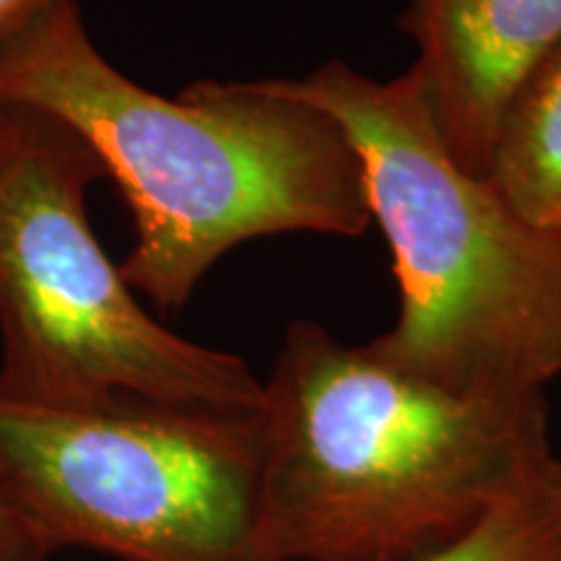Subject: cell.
Here are the masks:
<instances>
[{"label": "cell", "instance_id": "8", "mask_svg": "<svg viewBox=\"0 0 561 561\" xmlns=\"http://www.w3.org/2000/svg\"><path fill=\"white\" fill-rule=\"evenodd\" d=\"M432 561H561V455Z\"/></svg>", "mask_w": 561, "mask_h": 561}, {"label": "cell", "instance_id": "1", "mask_svg": "<svg viewBox=\"0 0 561 561\" xmlns=\"http://www.w3.org/2000/svg\"><path fill=\"white\" fill-rule=\"evenodd\" d=\"M0 104L53 117L123 193L136 294L178 312L237 244L286 231L359 237L362 164L325 112L257 81L138 87L94 45L79 0H45L0 34Z\"/></svg>", "mask_w": 561, "mask_h": 561}, {"label": "cell", "instance_id": "9", "mask_svg": "<svg viewBox=\"0 0 561 561\" xmlns=\"http://www.w3.org/2000/svg\"><path fill=\"white\" fill-rule=\"evenodd\" d=\"M53 557L45 551L24 520L13 512L9 502L0 494V561H50Z\"/></svg>", "mask_w": 561, "mask_h": 561}, {"label": "cell", "instance_id": "5", "mask_svg": "<svg viewBox=\"0 0 561 561\" xmlns=\"http://www.w3.org/2000/svg\"><path fill=\"white\" fill-rule=\"evenodd\" d=\"M255 416L110 401H0V494L55 557L273 561L261 538Z\"/></svg>", "mask_w": 561, "mask_h": 561}, {"label": "cell", "instance_id": "10", "mask_svg": "<svg viewBox=\"0 0 561 561\" xmlns=\"http://www.w3.org/2000/svg\"><path fill=\"white\" fill-rule=\"evenodd\" d=\"M45 0H0V34L9 32L11 26H16L21 19H26L34 9Z\"/></svg>", "mask_w": 561, "mask_h": 561}, {"label": "cell", "instance_id": "4", "mask_svg": "<svg viewBox=\"0 0 561 561\" xmlns=\"http://www.w3.org/2000/svg\"><path fill=\"white\" fill-rule=\"evenodd\" d=\"M104 172L53 117L0 104V401H140L255 416L263 380L144 310L89 221Z\"/></svg>", "mask_w": 561, "mask_h": 561}, {"label": "cell", "instance_id": "6", "mask_svg": "<svg viewBox=\"0 0 561 561\" xmlns=\"http://www.w3.org/2000/svg\"><path fill=\"white\" fill-rule=\"evenodd\" d=\"M401 26L447 151L486 178L504 110L561 42V0H405Z\"/></svg>", "mask_w": 561, "mask_h": 561}, {"label": "cell", "instance_id": "2", "mask_svg": "<svg viewBox=\"0 0 561 561\" xmlns=\"http://www.w3.org/2000/svg\"><path fill=\"white\" fill-rule=\"evenodd\" d=\"M257 437L273 561H432L557 455L543 392L447 390L312 320L286 328Z\"/></svg>", "mask_w": 561, "mask_h": 561}, {"label": "cell", "instance_id": "3", "mask_svg": "<svg viewBox=\"0 0 561 561\" xmlns=\"http://www.w3.org/2000/svg\"><path fill=\"white\" fill-rule=\"evenodd\" d=\"M268 83L325 112L362 164L401 294L398 320L369 346L455 392H543L561 371V234L462 170L411 68L380 81L328 60Z\"/></svg>", "mask_w": 561, "mask_h": 561}, {"label": "cell", "instance_id": "7", "mask_svg": "<svg viewBox=\"0 0 561 561\" xmlns=\"http://www.w3.org/2000/svg\"><path fill=\"white\" fill-rule=\"evenodd\" d=\"M483 180L533 227L561 234V42L504 110Z\"/></svg>", "mask_w": 561, "mask_h": 561}]
</instances>
